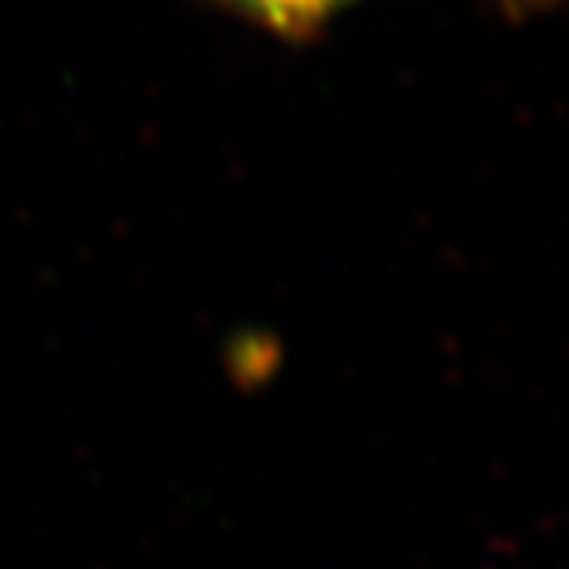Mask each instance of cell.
I'll use <instances>...</instances> for the list:
<instances>
[{
	"label": "cell",
	"mask_w": 569,
	"mask_h": 569,
	"mask_svg": "<svg viewBox=\"0 0 569 569\" xmlns=\"http://www.w3.org/2000/svg\"><path fill=\"white\" fill-rule=\"evenodd\" d=\"M243 14L258 18L271 31L302 34L319 24H327L333 14H340L353 0H230Z\"/></svg>",
	"instance_id": "cell-1"
}]
</instances>
